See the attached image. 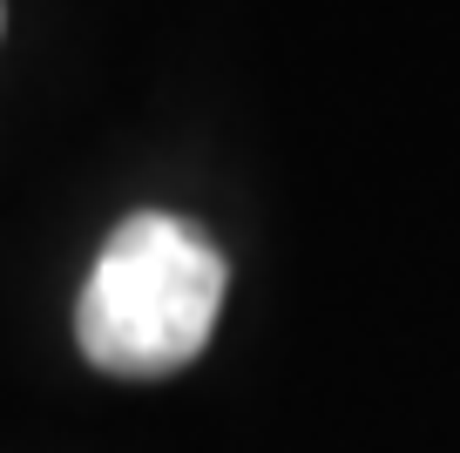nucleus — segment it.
<instances>
[{"mask_svg":"<svg viewBox=\"0 0 460 453\" xmlns=\"http://www.w3.org/2000/svg\"><path fill=\"white\" fill-rule=\"evenodd\" d=\"M224 251L176 210H136L95 251L75 305V339L88 366L122 379L183 372L210 345L224 312Z\"/></svg>","mask_w":460,"mask_h":453,"instance_id":"obj_1","label":"nucleus"},{"mask_svg":"<svg viewBox=\"0 0 460 453\" xmlns=\"http://www.w3.org/2000/svg\"><path fill=\"white\" fill-rule=\"evenodd\" d=\"M0 21H7V7H0Z\"/></svg>","mask_w":460,"mask_h":453,"instance_id":"obj_2","label":"nucleus"}]
</instances>
